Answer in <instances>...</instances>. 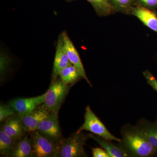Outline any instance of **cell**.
Segmentation results:
<instances>
[{
    "label": "cell",
    "mask_w": 157,
    "mask_h": 157,
    "mask_svg": "<svg viewBox=\"0 0 157 157\" xmlns=\"http://www.w3.org/2000/svg\"><path fill=\"white\" fill-rule=\"evenodd\" d=\"M109 5L116 12L130 14V10L134 6V0H108Z\"/></svg>",
    "instance_id": "d6986e66"
},
{
    "label": "cell",
    "mask_w": 157,
    "mask_h": 157,
    "mask_svg": "<svg viewBox=\"0 0 157 157\" xmlns=\"http://www.w3.org/2000/svg\"><path fill=\"white\" fill-rule=\"evenodd\" d=\"M90 137L92 138L104 150L106 151L109 157H129L125 151L119 145L113 144L110 140H106L95 134H90Z\"/></svg>",
    "instance_id": "4fadbf2b"
},
{
    "label": "cell",
    "mask_w": 157,
    "mask_h": 157,
    "mask_svg": "<svg viewBox=\"0 0 157 157\" xmlns=\"http://www.w3.org/2000/svg\"><path fill=\"white\" fill-rule=\"evenodd\" d=\"M46 93L42 95L30 98H18L11 100L9 104L19 115H23L41 106L45 101Z\"/></svg>",
    "instance_id": "52a82bcc"
},
{
    "label": "cell",
    "mask_w": 157,
    "mask_h": 157,
    "mask_svg": "<svg viewBox=\"0 0 157 157\" xmlns=\"http://www.w3.org/2000/svg\"><path fill=\"white\" fill-rule=\"evenodd\" d=\"M65 1H67V2H71V1H74V0H65Z\"/></svg>",
    "instance_id": "d4e9b609"
},
{
    "label": "cell",
    "mask_w": 157,
    "mask_h": 157,
    "mask_svg": "<svg viewBox=\"0 0 157 157\" xmlns=\"http://www.w3.org/2000/svg\"><path fill=\"white\" fill-rule=\"evenodd\" d=\"M118 145L129 157H149L157 155V150L150 143L137 125L127 124L122 127Z\"/></svg>",
    "instance_id": "6da1fadb"
},
{
    "label": "cell",
    "mask_w": 157,
    "mask_h": 157,
    "mask_svg": "<svg viewBox=\"0 0 157 157\" xmlns=\"http://www.w3.org/2000/svg\"><path fill=\"white\" fill-rule=\"evenodd\" d=\"M29 138L32 157H55L59 144L50 141L37 130L31 132Z\"/></svg>",
    "instance_id": "5b68a950"
},
{
    "label": "cell",
    "mask_w": 157,
    "mask_h": 157,
    "mask_svg": "<svg viewBox=\"0 0 157 157\" xmlns=\"http://www.w3.org/2000/svg\"><path fill=\"white\" fill-rule=\"evenodd\" d=\"M84 122L77 132L88 131L106 140L120 142L121 139L113 136L107 129L104 124L93 112L90 106L86 108Z\"/></svg>",
    "instance_id": "277c9868"
},
{
    "label": "cell",
    "mask_w": 157,
    "mask_h": 157,
    "mask_svg": "<svg viewBox=\"0 0 157 157\" xmlns=\"http://www.w3.org/2000/svg\"><path fill=\"white\" fill-rule=\"evenodd\" d=\"M63 37L64 46L66 52L71 64L78 70L80 73L82 78L86 80L88 83L92 86V84L88 78L85 71L84 67L81 62L79 54L76 48L73 45V42L70 40L66 32L62 33Z\"/></svg>",
    "instance_id": "30bf717a"
},
{
    "label": "cell",
    "mask_w": 157,
    "mask_h": 157,
    "mask_svg": "<svg viewBox=\"0 0 157 157\" xmlns=\"http://www.w3.org/2000/svg\"><path fill=\"white\" fill-rule=\"evenodd\" d=\"M49 113L40 106L33 111L22 115V125L26 132L36 131L39 124L47 117Z\"/></svg>",
    "instance_id": "8fae6325"
},
{
    "label": "cell",
    "mask_w": 157,
    "mask_h": 157,
    "mask_svg": "<svg viewBox=\"0 0 157 157\" xmlns=\"http://www.w3.org/2000/svg\"><path fill=\"white\" fill-rule=\"evenodd\" d=\"M93 157H109V155L104 149L100 148H92Z\"/></svg>",
    "instance_id": "cb8c5ba5"
},
{
    "label": "cell",
    "mask_w": 157,
    "mask_h": 157,
    "mask_svg": "<svg viewBox=\"0 0 157 157\" xmlns=\"http://www.w3.org/2000/svg\"><path fill=\"white\" fill-rule=\"evenodd\" d=\"M72 64L64 46L63 37L61 33L59 36L57 43L56 52L54 61L53 70L52 75V82L56 80L60 72L64 68Z\"/></svg>",
    "instance_id": "ba28073f"
},
{
    "label": "cell",
    "mask_w": 157,
    "mask_h": 157,
    "mask_svg": "<svg viewBox=\"0 0 157 157\" xmlns=\"http://www.w3.org/2000/svg\"><path fill=\"white\" fill-rule=\"evenodd\" d=\"M17 141L2 130L0 132V154L2 156L9 157Z\"/></svg>",
    "instance_id": "ac0fdd59"
},
{
    "label": "cell",
    "mask_w": 157,
    "mask_h": 157,
    "mask_svg": "<svg viewBox=\"0 0 157 157\" xmlns=\"http://www.w3.org/2000/svg\"><path fill=\"white\" fill-rule=\"evenodd\" d=\"M21 119L22 116L17 113L9 117L6 120L1 130L15 141H18L25 136L26 132L23 127Z\"/></svg>",
    "instance_id": "9c48e42d"
},
{
    "label": "cell",
    "mask_w": 157,
    "mask_h": 157,
    "mask_svg": "<svg viewBox=\"0 0 157 157\" xmlns=\"http://www.w3.org/2000/svg\"><path fill=\"white\" fill-rule=\"evenodd\" d=\"M59 76L64 84L71 86L82 78L78 70L72 64L63 69L59 73Z\"/></svg>",
    "instance_id": "2e32d148"
},
{
    "label": "cell",
    "mask_w": 157,
    "mask_h": 157,
    "mask_svg": "<svg viewBox=\"0 0 157 157\" xmlns=\"http://www.w3.org/2000/svg\"><path fill=\"white\" fill-rule=\"evenodd\" d=\"M143 75L147 83L157 92V79L148 70L144 71Z\"/></svg>",
    "instance_id": "603a6c76"
},
{
    "label": "cell",
    "mask_w": 157,
    "mask_h": 157,
    "mask_svg": "<svg viewBox=\"0 0 157 157\" xmlns=\"http://www.w3.org/2000/svg\"><path fill=\"white\" fill-rule=\"evenodd\" d=\"M11 60L6 55L4 56L1 54V65H0V72H1V79L2 80L4 76L8 73V70L11 64Z\"/></svg>",
    "instance_id": "7402d4cb"
},
{
    "label": "cell",
    "mask_w": 157,
    "mask_h": 157,
    "mask_svg": "<svg viewBox=\"0 0 157 157\" xmlns=\"http://www.w3.org/2000/svg\"><path fill=\"white\" fill-rule=\"evenodd\" d=\"M155 122H156V123H157V117L156 120Z\"/></svg>",
    "instance_id": "484cf974"
},
{
    "label": "cell",
    "mask_w": 157,
    "mask_h": 157,
    "mask_svg": "<svg viewBox=\"0 0 157 157\" xmlns=\"http://www.w3.org/2000/svg\"><path fill=\"white\" fill-rule=\"evenodd\" d=\"M71 86L64 84L61 80L52 82L46 93L45 101L41 107L49 112L58 114L59 110L67 95Z\"/></svg>",
    "instance_id": "3957f363"
},
{
    "label": "cell",
    "mask_w": 157,
    "mask_h": 157,
    "mask_svg": "<svg viewBox=\"0 0 157 157\" xmlns=\"http://www.w3.org/2000/svg\"><path fill=\"white\" fill-rule=\"evenodd\" d=\"M92 6L96 14L101 17L107 16L116 11L109 5L108 0H86Z\"/></svg>",
    "instance_id": "e0dca14e"
},
{
    "label": "cell",
    "mask_w": 157,
    "mask_h": 157,
    "mask_svg": "<svg viewBox=\"0 0 157 157\" xmlns=\"http://www.w3.org/2000/svg\"><path fill=\"white\" fill-rule=\"evenodd\" d=\"M150 143L157 150V123L145 119L138 121L137 125Z\"/></svg>",
    "instance_id": "5bb4252c"
},
{
    "label": "cell",
    "mask_w": 157,
    "mask_h": 157,
    "mask_svg": "<svg viewBox=\"0 0 157 157\" xmlns=\"http://www.w3.org/2000/svg\"><path fill=\"white\" fill-rule=\"evenodd\" d=\"M89 138L90 134L86 135L77 131L68 138H63L59 144L55 157L87 156L84 147Z\"/></svg>",
    "instance_id": "7a4b0ae2"
},
{
    "label": "cell",
    "mask_w": 157,
    "mask_h": 157,
    "mask_svg": "<svg viewBox=\"0 0 157 157\" xmlns=\"http://www.w3.org/2000/svg\"><path fill=\"white\" fill-rule=\"evenodd\" d=\"M37 131L48 140L56 144H59L63 139L60 128L58 114L49 112L47 117L40 122Z\"/></svg>",
    "instance_id": "8992f818"
},
{
    "label": "cell",
    "mask_w": 157,
    "mask_h": 157,
    "mask_svg": "<svg viewBox=\"0 0 157 157\" xmlns=\"http://www.w3.org/2000/svg\"><path fill=\"white\" fill-rule=\"evenodd\" d=\"M130 14L136 16L144 25L157 33V14L156 11L134 6L130 10Z\"/></svg>",
    "instance_id": "7c38bea8"
},
{
    "label": "cell",
    "mask_w": 157,
    "mask_h": 157,
    "mask_svg": "<svg viewBox=\"0 0 157 157\" xmlns=\"http://www.w3.org/2000/svg\"><path fill=\"white\" fill-rule=\"evenodd\" d=\"M16 113L10 104H1L0 106V122L3 121L9 117L14 115Z\"/></svg>",
    "instance_id": "ffe728a7"
},
{
    "label": "cell",
    "mask_w": 157,
    "mask_h": 157,
    "mask_svg": "<svg viewBox=\"0 0 157 157\" xmlns=\"http://www.w3.org/2000/svg\"><path fill=\"white\" fill-rule=\"evenodd\" d=\"M134 6H139L152 11L157 10V0H134Z\"/></svg>",
    "instance_id": "44dd1931"
},
{
    "label": "cell",
    "mask_w": 157,
    "mask_h": 157,
    "mask_svg": "<svg viewBox=\"0 0 157 157\" xmlns=\"http://www.w3.org/2000/svg\"><path fill=\"white\" fill-rule=\"evenodd\" d=\"M9 157H32V147L28 135L17 141Z\"/></svg>",
    "instance_id": "9a60e30c"
}]
</instances>
